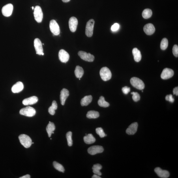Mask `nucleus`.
<instances>
[{
    "mask_svg": "<svg viewBox=\"0 0 178 178\" xmlns=\"http://www.w3.org/2000/svg\"><path fill=\"white\" fill-rule=\"evenodd\" d=\"M143 30L147 35H152L154 33L155 29L153 24L149 23L145 26L143 27Z\"/></svg>",
    "mask_w": 178,
    "mask_h": 178,
    "instance_id": "nucleus-18",
    "label": "nucleus"
},
{
    "mask_svg": "<svg viewBox=\"0 0 178 178\" xmlns=\"http://www.w3.org/2000/svg\"><path fill=\"white\" fill-rule=\"evenodd\" d=\"M13 9V6L11 4H8L4 6L2 8V13L3 16L6 17L10 16L12 15Z\"/></svg>",
    "mask_w": 178,
    "mask_h": 178,
    "instance_id": "nucleus-10",
    "label": "nucleus"
},
{
    "mask_svg": "<svg viewBox=\"0 0 178 178\" xmlns=\"http://www.w3.org/2000/svg\"><path fill=\"white\" fill-rule=\"evenodd\" d=\"M154 171L159 177L161 178H167L170 176V173L168 171L163 170L159 167L156 168L154 170Z\"/></svg>",
    "mask_w": 178,
    "mask_h": 178,
    "instance_id": "nucleus-16",
    "label": "nucleus"
},
{
    "mask_svg": "<svg viewBox=\"0 0 178 178\" xmlns=\"http://www.w3.org/2000/svg\"><path fill=\"white\" fill-rule=\"evenodd\" d=\"M96 133L99 135L101 138H104L107 135L105 134L102 128L99 127L96 129Z\"/></svg>",
    "mask_w": 178,
    "mask_h": 178,
    "instance_id": "nucleus-34",
    "label": "nucleus"
},
{
    "mask_svg": "<svg viewBox=\"0 0 178 178\" xmlns=\"http://www.w3.org/2000/svg\"><path fill=\"white\" fill-rule=\"evenodd\" d=\"M100 74L102 80L105 81L110 80L112 76L110 70L106 67L101 69L100 71Z\"/></svg>",
    "mask_w": 178,
    "mask_h": 178,
    "instance_id": "nucleus-3",
    "label": "nucleus"
},
{
    "mask_svg": "<svg viewBox=\"0 0 178 178\" xmlns=\"http://www.w3.org/2000/svg\"><path fill=\"white\" fill-rule=\"evenodd\" d=\"M69 95V91L65 89H63L61 90L60 94V100L62 105L65 104L66 100Z\"/></svg>",
    "mask_w": 178,
    "mask_h": 178,
    "instance_id": "nucleus-17",
    "label": "nucleus"
},
{
    "mask_svg": "<svg viewBox=\"0 0 178 178\" xmlns=\"http://www.w3.org/2000/svg\"><path fill=\"white\" fill-rule=\"evenodd\" d=\"M102 167L101 165L97 164L94 165L93 168V173L94 174L99 176L102 175V173L100 172V170L102 169Z\"/></svg>",
    "mask_w": 178,
    "mask_h": 178,
    "instance_id": "nucleus-27",
    "label": "nucleus"
},
{
    "mask_svg": "<svg viewBox=\"0 0 178 178\" xmlns=\"http://www.w3.org/2000/svg\"><path fill=\"white\" fill-rule=\"evenodd\" d=\"M34 44L36 53L39 55H43L44 53L42 43L39 39L36 38L34 40Z\"/></svg>",
    "mask_w": 178,
    "mask_h": 178,
    "instance_id": "nucleus-9",
    "label": "nucleus"
},
{
    "mask_svg": "<svg viewBox=\"0 0 178 178\" xmlns=\"http://www.w3.org/2000/svg\"><path fill=\"white\" fill-rule=\"evenodd\" d=\"M174 75V72L171 69L166 68L163 70L161 77L164 80H167L172 77Z\"/></svg>",
    "mask_w": 178,
    "mask_h": 178,
    "instance_id": "nucleus-12",
    "label": "nucleus"
},
{
    "mask_svg": "<svg viewBox=\"0 0 178 178\" xmlns=\"http://www.w3.org/2000/svg\"><path fill=\"white\" fill-rule=\"evenodd\" d=\"M131 94L133 95L132 98L135 102H137L140 100V96L138 93L137 92H133L131 93Z\"/></svg>",
    "mask_w": 178,
    "mask_h": 178,
    "instance_id": "nucleus-35",
    "label": "nucleus"
},
{
    "mask_svg": "<svg viewBox=\"0 0 178 178\" xmlns=\"http://www.w3.org/2000/svg\"><path fill=\"white\" fill-rule=\"evenodd\" d=\"M88 153L91 155L101 153L104 151L103 148L101 146L95 145L89 148L87 150Z\"/></svg>",
    "mask_w": 178,
    "mask_h": 178,
    "instance_id": "nucleus-11",
    "label": "nucleus"
},
{
    "mask_svg": "<svg viewBox=\"0 0 178 178\" xmlns=\"http://www.w3.org/2000/svg\"><path fill=\"white\" fill-rule=\"evenodd\" d=\"M98 104L100 106L104 108H107L110 106V104L108 102L105 101L104 97L101 96L100 97L99 99L98 100Z\"/></svg>",
    "mask_w": 178,
    "mask_h": 178,
    "instance_id": "nucleus-29",
    "label": "nucleus"
},
{
    "mask_svg": "<svg viewBox=\"0 0 178 178\" xmlns=\"http://www.w3.org/2000/svg\"><path fill=\"white\" fill-rule=\"evenodd\" d=\"M24 88L23 83L21 81H18L13 86L12 91L14 93H18L22 91Z\"/></svg>",
    "mask_w": 178,
    "mask_h": 178,
    "instance_id": "nucleus-20",
    "label": "nucleus"
},
{
    "mask_svg": "<svg viewBox=\"0 0 178 178\" xmlns=\"http://www.w3.org/2000/svg\"><path fill=\"white\" fill-rule=\"evenodd\" d=\"M19 141L21 144L26 148H29L31 147L32 141L30 137L25 134H21L19 137Z\"/></svg>",
    "mask_w": 178,
    "mask_h": 178,
    "instance_id": "nucleus-1",
    "label": "nucleus"
},
{
    "mask_svg": "<svg viewBox=\"0 0 178 178\" xmlns=\"http://www.w3.org/2000/svg\"><path fill=\"white\" fill-rule=\"evenodd\" d=\"M168 46V41L166 38L163 39L160 44V48L162 50H164L167 48Z\"/></svg>",
    "mask_w": 178,
    "mask_h": 178,
    "instance_id": "nucleus-32",
    "label": "nucleus"
},
{
    "mask_svg": "<svg viewBox=\"0 0 178 178\" xmlns=\"http://www.w3.org/2000/svg\"><path fill=\"white\" fill-rule=\"evenodd\" d=\"M36 113L35 109L30 106L21 109L20 111V113L21 115L29 117L34 116L36 114Z\"/></svg>",
    "mask_w": 178,
    "mask_h": 178,
    "instance_id": "nucleus-2",
    "label": "nucleus"
},
{
    "mask_svg": "<svg viewBox=\"0 0 178 178\" xmlns=\"http://www.w3.org/2000/svg\"><path fill=\"white\" fill-rule=\"evenodd\" d=\"M75 74L77 78L81 79L84 74V70L80 66H77L75 71Z\"/></svg>",
    "mask_w": 178,
    "mask_h": 178,
    "instance_id": "nucleus-25",
    "label": "nucleus"
},
{
    "mask_svg": "<svg viewBox=\"0 0 178 178\" xmlns=\"http://www.w3.org/2000/svg\"><path fill=\"white\" fill-rule=\"evenodd\" d=\"M57 108V105L56 101H53L52 105L49 108V113L51 115H54L55 113V110H56Z\"/></svg>",
    "mask_w": 178,
    "mask_h": 178,
    "instance_id": "nucleus-28",
    "label": "nucleus"
},
{
    "mask_svg": "<svg viewBox=\"0 0 178 178\" xmlns=\"http://www.w3.org/2000/svg\"><path fill=\"white\" fill-rule=\"evenodd\" d=\"M94 23L95 21L93 19L87 21L85 28V34L87 37H91L93 36Z\"/></svg>",
    "mask_w": 178,
    "mask_h": 178,
    "instance_id": "nucleus-5",
    "label": "nucleus"
},
{
    "mask_svg": "<svg viewBox=\"0 0 178 178\" xmlns=\"http://www.w3.org/2000/svg\"><path fill=\"white\" fill-rule=\"evenodd\" d=\"M31 176L27 174L24 176H23V177H21L20 178H31Z\"/></svg>",
    "mask_w": 178,
    "mask_h": 178,
    "instance_id": "nucleus-41",
    "label": "nucleus"
},
{
    "mask_svg": "<svg viewBox=\"0 0 178 178\" xmlns=\"http://www.w3.org/2000/svg\"><path fill=\"white\" fill-rule=\"evenodd\" d=\"M130 83L133 87L137 89L143 90L145 88L144 83L141 79L137 77H133L131 79Z\"/></svg>",
    "mask_w": 178,
    "mask_h": 178,
    "instance_id": "nucleus-4",
    "label": "nucleus"
},
{
    "mask_svg": "<svg viewBox=\"0 0 178 178\" xmlns=\"http://www.w3.org/2000/svg\"><path fill=\"white\" fill-rule=\"evenodd\" d=\"M62 1H63L64 3H68L70 1V0H62Z\"/></svg>",
    "mask_w": 178,
    "mask_h": 178,
    "instance_id": "nucleus-43",
    "label": "nucleus"
},
{
    "mask_svg": "<svg viewBox=\"0 0 178 178\" xmlns=\"http://www.w3.org/2000/svg\"><path fill=\"white\" fill-rule=\"evenodd\" d=\"M153 14V12L151 9H146L143 11L142 13V16L145 19H149L151 18Z\"/></svg>",
    "mask_w": 178,
    "mask_h": 178,
    "instance_id": "nucleus-30",
    "label": "nucleus"
},
{
    "mask_svg": "<svg viewBox=\"0 0 178 178\" xmlns=\"http://www.w3.org/2000/svg\"><path fill=\"white\" fill-rule=\"evenodd\" d=\"M78 55L84 61H85L91 62L94 61V56L91 54L90 53H87L85 51H79L78 53Z\"/></svg>",
    "mask_w": 178,
    "mask_h": 178,
    "instance_id": "nucleus-8",
    "label": "nucleus"
},
{
    "mask_svg": "<svg viewBox=\"0 0 178 178\" xmlns=\"http://www.w3.org/2000/svg\"><path fill=\"white\" fill-rule=\"evenodd\" d=\"M55 124L51 122L49 123L46 127V130L48 133V136L50 137L52 134H54V131L55 130Z\"/></svg>",
    "mask_w": 178,
    "mask_h": 178,
    "instance_id": "nucleus-24",
    "label": "nucleus"
},
{
    "mask_svg": "<svg viewBox=\"0 0 178 178\" xmlns=\"http://www.w3.org/2000/svg\"><path fill=\"white\" fill-rule=\"evenodd\" d=\"M50 31L55 35L57 36L60 33V29L59 26L57 21L52 20L50 21L49 25Z\"/></svg>",
    "mask_w": 178,
    "mask_h": 178,
    "instance_id": "nucleus-7",
    "label": "nucleus"
},
{
    "mask_svg": "<svg viewBox=\"0 0 178 178\" xmlns=\"http://www.w3.org/2000/svg\"><path fill=\"white\" fill-rule=\"evenodd\" d=\"M92 178H101V177H100V176L98 175H97L94 174L93 175V176L92 177Z\"/></svg>",
    "mask_w": 178,
    "mask_h": 178,
    "instance_id": "nucleus-42",
    "label": "nucleus"
},
{
    "mask_svg": "<svg viewBox=\"0 0 178 178\" xmlns=\"http://www.w3.org/2000/svg\"><path fill=\"white\" fill-rule=\"evenodd\" d=\"M38 98L36 96H31L23 100V104L25 106L30 105L36 104L38 102Z\"/></svg>",
    "mask_w": 178,
    "mask_h": 178,
    "instance_id": "nucleus-15",
    "label": "nucleus"
},
{
    "mask_svg": "<svg viewBox=\"0 0 178 178\" xmlns=\"http://www.w3.org/2000/svg\"><path fill=\"white\" fill-rule=\"evenodd\" d=\"M138 127V124L134 123L131 124L126 130V133L129 135H133L135 134Z\"/></svg>",
    "mask_w": 178,
    "mask_h": 178,
    "instance_id": "nucleus-19",
    "label": "nucleus"
},
{
    "mask_svg": "<svg viewBox=\"0 0 178 178\" xmlns=\"http://www.w3.org/2000/svg\"><path fill=\"white\" fill-rule=\"evenodd\" d=\"M173 93L174 94V95H176L178 96V87H177L175 88L173 90Z\"/></svg>",
    "mask_w": 178,
    "mask_h": 178,
    "instance_id": "nucleus-40",
    "label": "nucleus"
},
{
    "mask_svg": "<svg viewBox=\"0 0 178 178\" xmlns=\"http://www.w3.org/2000/svg\"><path fill=\"white\" fill-rule=\"evenodd\" d=\"M166 100L171 103H173L174 102V99L173 97V95L171 94L167 95L166 97Z\"/></svg>",
    "mask_w": 178,
    "mask_h": 178,
    "instance_id": "nucleus-38",
    "label": "nucleus"
},
{
    "mask_svg": "<svg viewBox=\"0 0 178 178\" xmlns=\"http://www.w3.org/2000/svg\"><path fill=\"white\" fill-rule=\"evenodd\" d=\"M78 24V21L76 17H71L69 21V25L70 31L73 33L76 31Z\"/></svg>",
    "mask_w": 178,
    "mask_h": 178,
    "instance_id": "nucleus-14",
    "label": "nucleus"
},
{
    "mask_svg": "<svg viewBox=\"0 0 178 178\" xmlns=\"http://www.w3.org/2000/svg\"><path fill=\"white\" fill-rule=\"evenodd\" d=\"M119 28V25L117 23H115L113 24L111 27V30L113 31H117Z\"/></svg>",
    "mask_w": 178,
    "mask_h": 178,
    "instance_id": "nucleus-37",
    "label": "nucleus"
},
{
    "mask_svg": "<svg viewBox=\"0 0 178 178\" xmlns=\"http://www.w3.org/2000/svg\"><path fill=\"white\" fill-rule=\"evenodd\" d=\"M53 166L57 170L60 171V172L64 173L65 171V169H64L63 166L57 162H53Z\"/></svg>",
    "mask_w": 178,
    "mask_h": 178,
    "instance_id": "nucleus-31",
    "label": "nucleus"
},
{
    "mask_svg": "<svg viewBox=\"0 0 178 178\" xmlns=\"http://www.w3.org/2000/svg\"><path fill=\"white\" fill-rule=\"evenodd\" d=\"M32 9H33V10H34V7H33H33H32Z\"/></svg>",
    "mask_w": 178,
    "mask_h": 178,
    "instance_id": "nucleus-44",
    "label": "nucleus"
},
{
    "mask_svg": "<svg viewBox=\"0 0 178 178\" xmlns=\"http://www.w3.org/2000/svg\"><path fill=\"white\" fill-rule=\"evenodd\" d=\"M132 53L134 56L135 61L139 62L141 61V55L140 51L137 48H134L132 50Z\"/></svg>",
    "mask_w": 178,
    "mask_h": 178,
    "instance_id": "nucleus-22",
    "label": "nucleus"
},
{
    "mask_svg": "<svg viewBox=\"0 0 178 178\" xmlns=\"http://www.w3.org/2000/svg\"><path fill=\"white\" fill-rule=\"evenodd\" d=\"M59 57L60 61L63 63H67L69 60L70 57L69 53L63 49H61L59 51Z\"/></svg>",
    "mask_w": 178,
    "mask_h": 178,
    "instance_id": "nucleus-13",
    "label": "nucleus"
},
{
    "mask_svg": "<svg viewBox=\"0 0 178 178\" xmlns=\"http://www.w3.org/2000/svg\"><path fill=\"white\" fill-rule=\"evenodd\" d=\"M72 132L71 131L68 132L66 135V139H67L68 145L69 146L71 147L73 145V141L72 138Z\"/></svg>",
    "mask_w": 178,
    "mask_h": 178,
    "instance_id": "nucleus-33",
    "label": "nucleus"
},
{
    "mask_svg": "<svg viewBox=\"0 0 178 178\" xmlns=\"http://www.w3.org/2000/svg\"><path fill=\"white\" fill-rule=\"evenodd\" d=\"M83 140L87 144H91L95 142L96 139L92 134H89L84 137Z\"/></svg>",
    "mask_w": 178,
    "mask_h": 178,
    "instance_id": "nucleus-23",
    "label": "nucleus"
},
{
    "mask_svg": "<svg viewBox=\"0 0 178 178\" xmlns=\"http://www.w3.org/2000/svg\"><path fill=\"white\" fill-rule=\"evenodd\" d=\"M122 90L123 93L125 94H127L130 91V88L128 87L127 86L123 87Z\"/></svg>",
    "mask_w": 178,
    "mask_h": 178,
    "instance_id": "nucleus-39",
    "label": "nucleus"
},
{
    "mask_svg": "<svg viewBox=\"0 0 178 178\" xmlns=\"http://www.w3.org/2000/svg\"><path fill=\"white\" fill-rule=\"evenodd\" d=\"M93 100V97L91 95L86 96L82 99L81 100V105L87 106L91 103Z\"/></svg>",
    "mask_w": 178,
    "mask_h": 178,
    "instance_id": "nucleus-21",
    "label": "nucleus"
},
{
    "mask_svg": "<svg viewBox=\"0 0 178 178\" xmlns=\"http://www.w3.org/2000/svg\"><path fill=\"white\" fill-rule=\"evenodd\" d=\"M34 16L35 20L38 23H41L43 19V13L40 6H36L34 9Z\"/></svg>",
    "mask_w": 178,
    "mask_h": 178,
    "instance_id": "nucleus-6",
    "label": "nucleus"
},
{
    "mask_svg": "<svg viewBox=\"0 0 178 178\" xmlns=\"http://www.w3.org/2000/svg\"><path fill=\"white\" fill-rule=\"evenodd\" d=\"M173 55L176 57H178V46L177 45H174L173 48Z\"/></svg>",
    "mask_w": 178,
    "mask_h": 178,
    "instance_id": "nucleus-36",
    "label": "nucleus"
},
{
    "mask_svg": "<svg viewBox=\"0 0 178 178\" xmlns=\"http://www.w3.org/2000/svg\"><path fill=\"white\" fill-rule=\"evenodd\" d=\"M99 117V113L98 111H89L87 115V117L89 119H97Z\"/></svg>",
    "mask_w": 178,
    "mask_h": 178,
    "instance_id": "nucleus-26",
    "label": "nucleus"
}]
</instances>
